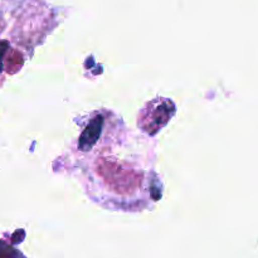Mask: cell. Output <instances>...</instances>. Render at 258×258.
<instances>
[{"instance_id":"obj_1","label":"cell","mask_w":258,"mask_h":258,"mask_svg":"<svg viewBox=\"0 0 258 258\" xmlns=\"http://www.w3.org/2000/svg\"><path fill=\"white\" fill-rule=\"evenodd\" d=\"M7 47H8L7 42H0V68H2V57H3V54H4Z\"/></svg>"},{"instance_id":"obj_2","label":"cell","mask_w":258,"mask_h":258,"mask_svg":"<svg viewBox=\"0 0 258 258\" xmlns=\"http://www.w3.org/2000/svg\"><path fill=\"white\" fill-rule=\"evenodd\" d=\"M5 249H8L7 247L2 246V244H0V254H5ZM0 258H2V257H0Z\"/></svg>"}]
</instances>
